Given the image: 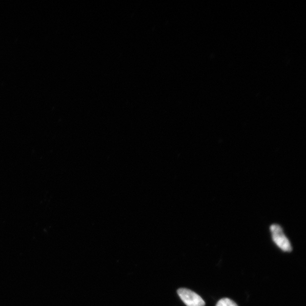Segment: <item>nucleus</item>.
Wrapping results in <instances>:
<instances>
[{"label": "nucleus", "mask_w": 306, "mask_h": 306, "mask_svg": "<svg viewBox=\"0 0 306 306\" xmlns=\"http://www.w3.org/2000/svg\"><path fill=\"white\" fill-rule=\"evenodd\" d=\"M273 241L276 245L285 252L292 251L290 242L285 234L283 228L278 224H273L270 226Z\"/></svg>", "instance_id": "f257e3e1"}, {"label": "nucleus", "mask_w": 306, "mask_h": 306, "mask_svg": "<svg viewBox=\"0 0 306 306\" xmlns=\"http://www.w3.org/2000/svg\"><path fill=\"white\" fill-rule=\"evenodd\" d=\"M179 297L187 306H204L205 302L198 294L191 290L181 288L178 290Z\"/></svg>", "instance_id": "f03ea898"}, {"label": "nucleus", "mask_w": 306, "mask_h": 306, "mask_svg": "<svg viewBox=\"0 0 306 306\" xmlns=\"http://www.w3.org/2000/svg\"><path fill=\"white\" fill-rule=\"evenodd\" d=\"M216 306H238L235 302L229 298H223L217 302Z\"/></svg>", "instance_id": "7ed1b4c3"}]
</instances>
